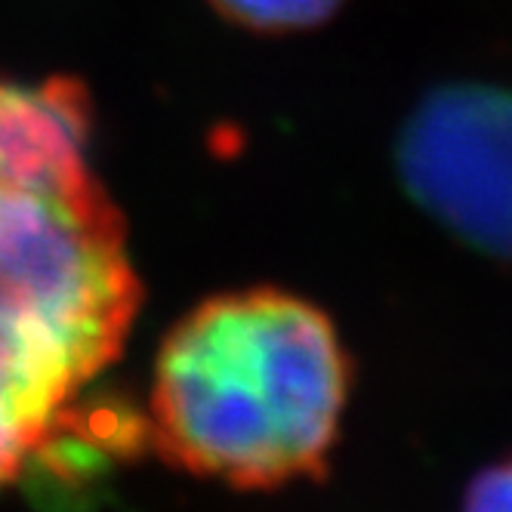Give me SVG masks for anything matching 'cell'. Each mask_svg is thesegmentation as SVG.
<instances>
[{"label": "cell", "mask_w": 512, "mask_h": 512, "mask_svg": "<svg viewBox=\"0 0 512 512\" xmlns=\"http://www.w3.org/2000/svg\"><path fill=\"white\" fill-rule=\"evenodd\" d=\"M0 182L47 195L96 186L87 167V105L75 84H0Z\"/></svg>", "instance_id": "4"}, {"label": "cell", "mask_w": 512, "mask_h": 512, "mask_svg": "<svg viewBox=\"0 0 512 512\" xmlns=\"http://www.w3.org/2000/svg\"><path fill=\"white\" fill-rule=\"evenodd\" d=\"M349 389L331 315L275 287L238 290L198 306L164 343L155 438L170 460L235 488L321 479Z\"/></svg>", "instance_id": "1"}, {"label": "cell", "mask_w": 512, "mask_h": 512, "mask_svg": "<svg viewBox=\"0 0 512 512\" xmlns=\"http://www.w3.org/2000/svg\"><path fill=\"white\" fill-rule=\"evenodd\" d=\"M408 195L451 235L512 260V93L485 84L432 90L398 136Z\"/></svg>", "instance_id": "3"}, {"label": "cell", "mask_w": 512, "mask_h": 512, "mask_svg": "<svg viewBox=\"0 0 512 512\" xmlns=\"http://www.w3.org/2000/svg\"><path fill=\"white\" fill-rule=\"evenodd\" d=\"M460 512H512V454L472 475L460 500Z\"/></svg>", "instance_id": "6"}, {"label": "cell", "mask_w": 512, "mask_h": 512, "mask_svg": "<svg viewBox=\"0 0 512 512\" xmlns=\"http://www.w3.org/2000/svg\"><path fill=\"white\" fill-rule=\"evenodd\" d=\"M136 303L124 226L99 186L0 182V482L118 355Z\"/></svg>", "instance_id": "2"}, {"label": "cell", "mask_w": 512, "mask_h": 512, "mask_svg": "<svg viewBox=\"0 0 512 512\" xmlns=\"http://www.w3.org/2000/svg\"><path fill=\"white\" fill-rule=\"evenodd\" d=\"M207 4L256 34H300L337 16L346 0H207Z\"/></svg>", "instance_id": "5"}]
</instances>
